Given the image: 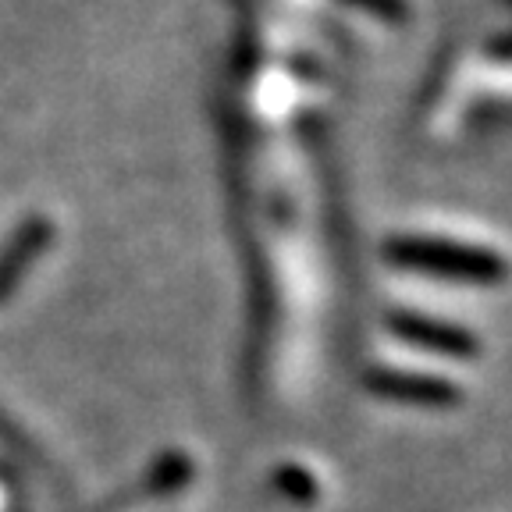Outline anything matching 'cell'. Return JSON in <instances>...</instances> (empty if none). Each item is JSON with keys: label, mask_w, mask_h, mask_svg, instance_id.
Here are the masks:
<instances>
[{"label": "cell", "mask_w": 512, "mask_h": 512, "mask_svg": "<svg viewBox=\"0 0 512 512\" xmlns=\"http://www.w3.org/2000/svg\"><path fill=\"white\" fill-rule=\"evenodd\" d=\"M388 260L413 271H431L441 278H466V281H495L505 274V264L488 249L456 246L441 239H399L388 246Z\"/></svg>", "instance_id": "cell-1"}, {"label": "cell", "mask_w": 512, "mask_h": 512, "mask_svg": "<svg viewBox=\"0 0 512 512\" xmlns=\"http://www.w3.org/2000/svg\"><path fill=\"white\" fill-rule=\"evenodd\" d=\"M392 328L399 331L406 342L424 345V349H434V352H445V356H473V352H477V342H473L466 331L448 328V324H438V320L395 317Z\"/></svg>", "instance_id": "cell-2"}, {"label": "cell", "mask_w": 512, "mask_h": 512, "mask_svg": "<svg viewBox=\"0 0 512 512\" xmlns=\"http://www.w3.org/2000/svg\"><path fill=\"white\" fill-rule=\"evenodd\" d=\"M381 395H392V399L402 402H420V406H452L456 402V392H452V384L445 381H434V377H409V374H374L370 377Z\"/></svg>", "instance_id": "cell-3"}]
</instances>
